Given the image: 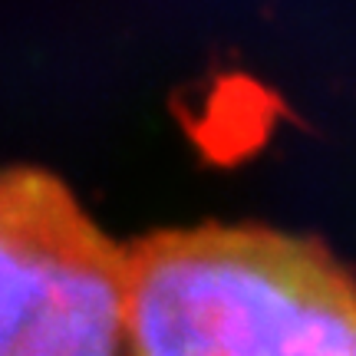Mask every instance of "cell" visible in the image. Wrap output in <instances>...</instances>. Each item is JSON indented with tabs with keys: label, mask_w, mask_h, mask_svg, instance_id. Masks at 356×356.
Segmentation results:
<instances>
[{
	"label": "cell",
	"mask_w": 356,
	"mask_h": 356,
	"mask_svg": "<svg viewBox=\"0 0 356 356\" xmlns=\"http://www.w3.org/2000/svg\"><path fill=\"white\" fill-rule=\"evenodd\" d=\"M126 257L132 356H356V277L314 241L198 225Z\"/></svg>",
	"instance_id": "obj_1"
},
{
	"label": "cell",
	"mask_w": 356,
	"mask_h": 356,
	"mask_svg": "<svg viewBox=\"0 0 356 356\" xmlns=\"http://www.w3.org/2000/svg\"><path fill=\"white\" fill-rule=\"evenodd\" d=\"M129 257L43 168H0V356H122Z\"/></svg>",
	"instance_id": "obj_2"
}]
</instances>
